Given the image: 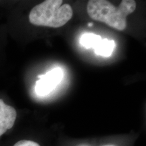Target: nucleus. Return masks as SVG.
<instances>
[{
	"label": "nucleus",
	"mask_w": 146,
	"mask_h": 146,
	"mask_svg": "<svg viewBox=\"0 0 146 146\" xmlns=\"http://www.w3.org/2000/svg\"><path fill=\"white\" fill-rule=\"evenodd\" d=\"M134 0H123L118 7L106 0H91L87 10L89 17L118 31L127 27V18L136 9Z\"/></svg>",
	"instance_id": "f257e3e1"
},
{
	"label": "nucleus",
	"mask_w": 146,
	"mask_h": 146,
	"mask_svg": "<svg viewBox=\"0 0 146 146\" xmlns=\"http://www.w3.org/2000/svg\"><path fill=\"white\" fill-rule=\"evenodd\" d=\"M62 0H46L35 5L29 14V21L35 26L59 28L72 18L73 11Z\"/></svg>",
	"instance_id": "f03ea898"
},
{
	"label": "nucleus",
	"mask_w": 146,
	"mask_h": 146,
	"mask_svg": "<svg viewBox=\"0 0 146 146\" xmlns=\"http://www.w3.org/2000/svg\"><path fill=\"white\" fill-rule=\"evenodd\" d=\"M37 77L39 80L36 81L35 91L38 96H44L50 94L60 83L63 78V70L57 67L44 74H39Z\"/></svg>",
	"instance_id": "7ed1b4c3"
},
{
	"label": "nucleus",
	"mask_w": 146,
	"mask_h": 146,
	"mask_svg": "<svg viewBox=\"0 0 146 146\" xmlns=\"http://www.w3.org/2000/svg\"><path fill=\"white\" fill-rule=\"evenodd\" d=\"M16 116V110L0 99V137L13 127Z\"/></svg>",
	"instance_id": "20e7f679"
},
{
	"label": "nucleus",
	"mask_w": 146,
	"mask_h": 146,
	"mask_svg": "<svg viewBox=\"0 0 146 146\" xmlns=\"http://www.w3.org/2000/svg\"><path fill=\"white\" fill-rule=\"evenodd\" d=\"M116 46L114 40L102 39L100 43L94 47L95 54L104 57H110L112 54Z\"/></svg>",
	"instance_id": "39448f33"
},
{
	"label": "nucleus",
	"mask_w": 146,
	"mask_h": 146,
	"mask_svg": "<svg viewBox=\"0 0 146 146\" xmlns=\"http://www.w3.org/2000/svg\"><path fill=\"white\" fill-rule=\"evenodd\" d=\"M102 38L98 35L94 33H85L80 38V43L85 48H93L96 46Z\"/></svg>",
	"instance_id": "423d86ee"
},
{
	"label": "nucleus",
	"mask_w": 146,
	"mask_h": 146,
	"mask_svg": "<svg viewBox=\"0 0 146 146\" xmlns=\"http://www.w3.org/2000/svg\"><path fill=\"white\" fill-rule=\"evenodd\" d=\"M14 146H40L36 142L31 140H21L14 144Z\"/></svg>",
	"instance_id": "0eeeda50"
},
{
	"label": "nucleus",
	"mask_w": 146,
	"mask_h": 146,
	"mask_svg": "<svg viewBox=\"0 0 146 146\" xmlns=\"http://www.w3.org/2000/svg\"><path fill=\"white\" fill-rule=\"evenodd\" d=\"M107 146H113V145H107Z\"/></svg>",
	"instance_id": "6e6552de"
}]
</instances>
